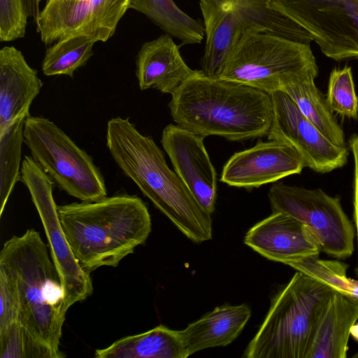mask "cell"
<instances>
[{"instance_id":"obj_35","label":"cell","mask_w":358,"mask_h":358,"mask_svg":"<svg viewBox=\"0 0 358 358\" xmlns=\"http://www.w3.org/2000/svg\"><path fill=\"white\" fill-rule=\"evenodd\" d=\"M352 357L358 358V352H356V353L352 356Z\"/></svg>"},{"instance_id":"obj_24","label":"cell","mask_w":358,"mask_h":358,"mask_svg":"<svg viewBox=\"0 0 358 358\" xmlns=\"http://www.w3.org/2000/svg\"><path fill=\"white\" fill-rule=\"evenodd\" d=\"M129 8L145 15L182 45L200 43L205 36L203 22L184 13L173 0H131Z\"/></svg>"},{"instance_id":"obj_10","label":"cell","mask_w":358,"mask_h":358,"mask_svg":"<svg viewBox=\"0 0 358 358\" xmlns=\"http://www.w3.org/2000/svg\"><path fill=\"white\" fill-rule=\"evenodd\" d=\"M20 181L29 191L42 221L69 309L92 295L93 287L90 273L76 259L64 234L52 194L55 182L31 156H24L22 161Z\"/></svg>"},{"instance_id":"obj_28","label":"cell","mask_w":358,"mask_h":358,"mask_svg":"<svg viewBox=\"0 0 358 358\" xmlns=\"http://www.w3.org/2000/svg\"><path fill=\"white\" fill-rule=\"evenodd\" d=\"M1 358H59L19 320L0 331Z\"/></svg>"},{"instance_id":"obj_12","label":"cell","mask_w":358,"mask_h":358,"mask_svg":"<svg viewBox=\"0 0 358 358\" xmlns=\"http://www.w3.org/2000/svg\"><path fill=\"white\" fill-rule=\"evenodd\" d=\"M273 121L268 139L292 145L302 157L305 167L325 173L343 167L348 162L347 147H340L327 138L301 113L284 92L270 94Z\"/></svg>"},{"instance_id":"obj_6","label":"cell","mask_w":358,"mask_h":358,"mask_svg":"<svg viewBox=\"0 0 358 358\" xmlns=\"http://www.w3.org/2000/svg\"><path fill=\"white\" fill-rule=\"evenodd\" d=\"M317 69L310 44L245 30L217 78L270 94L299 75Z\"/></svg>"},{"instance_id":"obj_21","label":"cell","mask_w":358,"mask_h":358,"mask_svg":"<svg viewBox=\"0 0 358 358\" xmlns=\"http://www.w3.org/2000/svg\"><path fill=\"white\" fill-rule=\"evenodd\" d=\"M319 69L308 71L283 87L285 92L296 104L301 113L331 142L347 147L342 127L330 109L327 99L317 87L315 78Z\"/></svg>"},{"instance_id":"obj_19","label":"cell","mask_w":358,"mask_h":358,"mask_svg":"<svg viewBox=\"0 0 358 358\" xmlns=\"http://www.w3.org/2000/svg\"><path fill=\"white\" fill-rule=\"evenodd\" d=\"M251 316L247 304L216 307L179 331L186 357L215 347H224L242 332Z\"/></svg>"},{"instance_id":"obj_22","label":"cell","mask_w":358,"mask_h":358,"mask_svg":"<svg viewBox=\"0 0 358 358\" xmlns=\"http://www.w3.org/2000/svg\"><path fill=\"white\" fill-rule=\"evenodd\" d=\"M96 358H187L179 331L163 325L122 338L95 351Z\"/></svg>"},{"instance_id":"obj_4","label":"cell","mask_w":358,"mask_h":358,"mask_svg":"<svg viewBox=\"0 0 358 358\" xmlns=\"http://www.w3.org/2000/svg\"><path fill=\"white\" fill-rule=\"evenodd\" d=\"M0 266L14 279L19 294V321L59 357L62 327L68 309L63 285L40 234L29 229L13 236L0 252Z\"/></svg>"},{"instance_id":"obj_31","label":"cell","mask_w":358,"mask_h":358,"mask_svg":"<svg viewBox=\"0 0 358 358\" xmlns=\"http://www.w3.org/2000/svg\"><path fill=\"white\" fill-rule=\"evenodd\" d=\"M20 308L15 282L10 274L0 266V331L19 320Z\"/></svg>"},{"instance_id":"obj_18","label":"cell","mask_w":358,"mask_h":358,"mask_svg":"<svg viewBox=\"0 0 358 358\" xmlns=\"http://www.w3.org/2000/svg\"><path fill=\"white\" fill-rule=\"evenodd\" d=\"M206 36L201 72L217 77L248 26L231 6L217 0H199Z\"/></svg>"},{"instance_id":"obj_34","label":"cell","mask_w":358,"mask_h":358,"mask_svg":"<svg viewBox=\"0 0 358 358\" xmlns=\"http://www.w3.org/2000/svg\"><path fill=\"white\" fill-rule=\"evenodd\" d=\"M350 335L358 342V322H356L350 329Z\"/></svg>"},{"instance_id":"obj_20","label":"cell","mask_w":358,"mask_h":358,"mask_svg":"<svg viewBox=\"0 0 358 358\" xmlns=\"http://www.w3.org/2000/svg\"><path fill=\"white\" fill-rule=\"evenodd\" d=\"M358 320V303L334 291L314 332L306 358H346L352 327Z\"/></svg>"},{"instance_id":"obj_27","label":"cell","mask_w":358,"mask_h":358,"mask_svg":"<svg viewBox=\"0 0 358 358\" xmlns=\"http://www.w3.org/2000/svg\"><path fill=\"white\" fill-rule=\"evenodd\" d=\"M287 265L358 303V280L347 276L349 266L345 262L312 256Z\"/></svg>"},{"instance_id":"obj_14","label":"cell","mask_w":358,"mask_h":358,"mask_svg":"<svg viewBox=\"0 0 358 358\" xmlns=\"http://www.w3.org/2000/svg\"><path fill=\"white\" fill-rule=\"evenodd\" d=\"M304 167L302 157L292 145L271 139L234 153L224 164L220 180L236 187H259L300 173Z\"/></svg>"},{"instance_id":"obj_9","label":"cell","mask_w":358,"mask_h":358,"mask_svg":"<svg viewBox=\"0 0 358 358\" xmlns=\"http://www.w3.org/2000/svg\"><path fill=\"white\" fill-rule=\"evenodd\" d=\"M269 7L306 30L327 57L358 59V0H271Z\"/></svg>"},{"instance_id":"obj_33","label":"cell","mask_w":358,"mask_h":358,"mask_svg":"<svg viewBox=\"0 0 358 358\" xmlns=\"http://www.w3.org/2000/svg\"><path fill=\"white\" fill-rule=\"evenodd\" d=\"M23 1L29 17H32L35 21L41 12L39 6L41 0H23Z\"/></svg>"},{"instance_id":"obj_8","label":"cell","mask_w":358,"mask_h":358,"mask_svg":"<svg viewBox=\"0 0 358 358\" xmlns=\"http://www.w3.org/2000/svg\"><path fill=\"white\" fill-rule=\"evenodd\" d=\"M272 212H282L299 220L317 237L321 251L338 259L350 257L354 250L355 227L346 215L338 196L320 188L278 182L268 194Z\"/></svg>"},{"instance_id":"obj_13","label":"cell","mask_w":358,"mask_h":358,"mask_svg":"<svg viewBox=\"0 0 358 358\" xmlns=\"http://www.w3.org/2000/svg\"><path fill=\"white\" fill-rule=\"evenodd\" d=\"M204 138L170 124L162 131L161 143L175 172L200 206L211 215L217 196V174L206 150Z\"/></svg>"},{"instance_id":"obj_30","label":"cell","mask_w":358,"mask_h":358,"mask_svg":"<svg viewBox=\"0 0 358 358\" xmlns=\"http://www.w3.org/2000/svg\"><path fill=\"white\" fill-rule=\"evenodd\" d=\"M28 17L23 0H0V41L23 38Z\"/></svg>"},{"instance_id":"obj_11","label":"cell","mask_w":358,"mask_h":358,"mask_svg":"<svg viewBox=\"0 0 358 358\" xmlns=\"http://www.w3.org/2000/svg\"><path fill=\"white\" fill-rule=\"evenodd\" d=\"M131 0H47L35 20L41 41L85 35L96 42L111 38Z\"/></svg>"},{"instance_id":"obj_5","label":"cell","mask_w":358,"mask_h":358,"mask_svg":"<svg viewBox=\"0 0 358 358\" xmlns=\"http://www.w3.org/2000/svg\"><path fill=\"white\" fill-rule=\"evenodd\" d=\"M334 290L296 271L273 296L245 358H306L319 318Z\"/></svg>"},{"instance_id":"obj_1","label":"cell","mask_w":358,"mask_h":358,"mask_svg":"<svg viewBox=\"0 0 358 358\" xmlns=\"http://www.w3.org/2000/svg\"><path fill=\"white\" fill-rule=\"evenodd\" d=\"M106 146L117 166L155 206L190 241L211 240V215L198 203L152 136L143 135L128 117L108 120Z\"/></svg>"},{"instance_id":"obj_16","label":"cell","mask_w":358,"mask_h":358,"mask_svg":"<svg viewBox=\"0 0 358 358\" xmlns=\"http://www.w3.org/2000/svg\"><path fill=\"white\" fill-rule=\"evenodd\" d=\"M43 82L38 72L14 46L0 50V134L18 117L29 115V108Z\"/></svg>"},{"instance_id":"obj_29","label":"cell","mask_w":358,"mask_h":358,"mask_svg":"<svg viewBox=\"0 0 358 358\" xmlns=\"http://www.w3.org/2000/svg\"><path fill=\"white\" fill-rule=\"evenodd\" d=\"M326 99L333 113L358 120V97L350 66L331 71Z\"/></svg>"},{"instance_id":"obj_3","label":"cell","mask_w":358,"mask_h":358,"mask_svg":"<svg viewBox=\"0 0 358 358\" xmlns=\"http://www.w3.org/2000/svg\"><path fill=\"white\" fill-rule=\"evenodd\" d=\"M61 225L71 251L88 273L116 267L143 244L152 229L143 200L127 194L99 201L57 206Z\"/></svg>"},{"instance_id":"obj_2","label":"cell","mask_w":358,"mask_h":358,"mask_svg":"<svg viewBox=\"0 0 358 358\" xmlns=\"http://www.w3.org/2000/svg\"><path fill=\"white\" fill-rule=\"evenodd\" d=\"M169 103L173 121L193 133L231 141L268 134L273 121L269 94L250 86L204 75L187 79Z\"/></svg>"},{"instance_id":"obj_26","label":"cell","mask_w":358,"mask_h":358,"mask_svg":"<svg viewBox=\"0 0 358 358\" xmlns=\"http://www.w3.org/2000/svg\"><path fill=\"white\" fill-rule=\"evenodd\" d=\"M28 115L18 117L0 134V216L20 181L24 127Z\"/></svg>"},{"instance_id":"obj_23","label":"cell","mask_w":358,"mask_h":358,"mask_svg":"<svg viewBox=\"0 0 358 358\" xmlns=\"http://www.w3.org/2000/svg\"><path fill=\"white\" fill-rule=\"evenodd\" d=\"M230 5L245 22L248 29L265 33L306 44L311 37L297 24L270 9L271 0H217Z\"/></svg>"},{"instance_id":"obj_7","label":"cell","mask_w":358,"mask_h":358,"mask_svg":"<svg viewBox=\"0 0 358 358\" xmlns=\"http://www.w3.org/2000/svg\"><path fill=\"white\" fill-rule=\"evenodd\" d=\"M23 135L32 158L61 190L85 202L107 196L104 177L92 157L53 122L29 114Z\"/></svg>"},{"instance_id":"obj_17","label":"cell","mask_w":358,"mask_h":358,"mask_svg":"<svg viewBox=\"0 0 358 358\" xmlns=\"http://www.w3.org/2000/svg\"><path fill=\"white\" fill-rule=\"evenodd\" d=\"M195 72L168 34L144 43L136 57V76L141 90L153 88L172 95Z\"/></svg>"},{"instance_id":"obj_25","label":"cell","mask_w":358,"mask_h":358,"mask_svg":"<svg viewBox=\"0 0 358 358\" xmlns=\"http://www.w3.org/2000/svg\"><path fill=\"white\" fill-rule=\"evenodd\" d=\"M96 41L85 35H73L59 39L47 48L41 64L47 76H67L84 66L94 55Z\"/></svg>"},{"instance_id":"obj_32","label":"cell","mask_w":358,"mask_h":358,"mask_svg":"<svg viewBox=\"0 0 358 358\" xmlns=\"http://www.w3.org/2000/svg\"><path fill=\"white\" fill-rule=\"evenodd\" d=\"M349 147L352 152L354 159V183H353V205L354 224L358 245V134L352 135L348 140ZM358 275V264L356 268Z\"/></svg>"},{"instance_id":"obj_15","label":"cell","mask_w":358,"mask_h":358,"mask_svg":"<svg viewBox=\"0 0 358 358\" xmlns=\"http://www.w3.org/2000/svg\"><path fill=\"white\" fill-rule=\"evenodd\" d=\"M244 243L266 259L287 265L319 256L320 243L310 228L282 212L255 224L245 234Z\"/></svg>"}]
</instances>
